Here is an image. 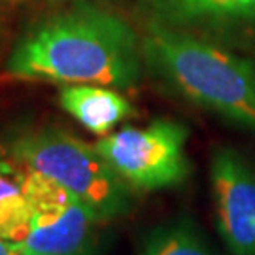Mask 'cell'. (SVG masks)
<instances>
[{
    "label": "cell",
    "mask_w": 255,
    "mask_h": 255,
    "mask_svg": "<svg viewBox=\"0 0 255 255\" xmlns=\"http://www.w3.org/2000/svg\"><path fill=\"white\" fill-rule=\"evenodd\" d=\"M142 44L125 19L82 4L42 21L21 38L6 59L4 78L130 89L142 76Z\"/></svg>",
    "instance_id": "6da1fadb"
},
{
    "label": "cell",
    "mask_w": 255,
    "mask_h": 255,
    "mask_svg": "<svg viewBox=\"0 0 255 255\" xmlns=\"http://www.w3.org/2000/svg\"><path fill=\"white\" fill-rule=\"evenodd\" d=\"M144 61L183 99L255 130V59L157 21L142 40Z\"/></svg>",
    "instance_id": "7a4b0ae2"
},
{
    "label": "cell",
    "mask_w": 255,
    "mask_h": 255,
    "mask_svg": "<svg viewBox=\"0 0 255 255\" xmlns=\"http://www.w3.org/2000/svg\"><path fill=\"white\" fill-rule=\"evenodd\" d=\"M8 157L59 183L78 199L91 204L104 219L121 216L128 206V187L95 144H87L63 128L44 127L15 136Z\"/></svg>",
    "instance_id": "3957f363"
},
{
    "label": "cell",
    "mask_w": 255,
    "mask_h": 255,
    "mask_svg": "<svg viewBox=\"0 0 255 255\" xmlns=\"http://www.w3.org/2000/svg\"><path fill=\"white\" fill-rule=\"evenodd\" d=\"M130 189L159 191L187 180V128L174 119H155L146 127H125L95 144Z\"/></svg>",
    "instance_id": "277c9868"
},
{
    "label": "cell",
    "mask_w": 255,
    "mask_h": 255,
    "mask_svg": "<svg viewBox=\"0 0 255 255\" xmlns=\"http://www.w3.org/2000/svg\"><path fill=\"white\" fill-rule=\"evenodd\" d=\"M17 166L19 183L32 210L21 254L80 255L89 252L95 227L104 221L91 204L78 199L59 183L38 172Z\"/></svg>",
    "instance_id": "5b68a950"
},
{
    "label": "cell",
    "mask_w": 255,
    "mask_h": 255,
    "mask_svg": "<svg viewBox=\"0 0 255 255\" xmlns=\"http://www.w3.org/2000/svg\"><path fill=\"white\" fill-rule=\"evenodd\" d=\"M219 237L231 255H255V164L235 147H219L210 161Z\"/></svg>",
    "instance_id": "8992f818"
},
{
    "label": "cell",
    "mask_w": 255,
    "mask_h": 255,
    "mask_svg": "<svg viewBox=\"0 0 255 255\" xmlns=\"http://www.w3.org/2000/svg\"><path fill=\"white\" fill-rule=\"evenodd\" d=\"M59 106L82 127L97 136H106L119 123L130 119L136 110L119 89L95 83L63 85L59 91Z\"/></svg>",
    "instance_id": "52a82bcc"
},
{
    "label": "cell",
    "mask_w": 255,
    "mask_h": 255,
    "mask_svg": "<svg viewBox=\"0 0 255 255\" xmlns=\"http://www.w3.org/2000/svg\"><path fill=\"white\" fill-rule=\"evenodd\" d=\"M161 23L225 25L255 21V0H147Z\"/></svg>",
    "instance_id": "ba28073f"
},
{
    "label": "cell",
    "mask_w": 255,
    "mask_h": 255,
    "mask_svg": "<svg viewBox=\"0 0 255 255\" xmlns=\"http://www.w3.org/2000/svg\"><path fill=\"white\" fill-rule=\"evenodd\" d=\"M32 221V210L19 183L15 163L0 151V237L13 246H21Z\"/></svg>",
    "instance_id": "9c48e42d"
},
{
    "label": "cell",
    "mask_w": 255,
    "mask_h": 255,
    "mask_svg": "<svg viewBox=\"0 0 255 255\" xmlns=\"http://www.w3.org/2000/svg\"><path fill=\"white\" fill-rule=\"evenodd\" d=\"M140 255H214L201 233L189 221H174L153 229Z\"/></svg>",
    "instance_id": "30bf717a"
},
{
    "label": "cell",
    "mask_w": 255,
    "mask_h": 255,
    "mask_svg": "<svg viewBox=\"0 0 255 255\" xmlns=\"http://www.w3.org/2000/svg\"><path fill=\"white\" fill-rule=\"evenodd\" d=\"M21 252H19L17 246H13V244H9V242H6L4 238L0 237V255H19Z\"/></svg>",
    "instance_id": "8fae6325"
},
{
    "label": "cell",
    "mask_w": 255,
    "mask_h": 255,
    "mask_svg": "<svg viewBox=\"0 0 255 255\" xmlns=\"http://www.w3.org/2000/svg\"><path fill=\"white\" fill-rule=\"evenodd\" d=\"M19 255H38V254H19ZM80 255H89V252H87V254H80Z\"/></svg>",
    "instance_id": "7c38bea8"
}]
</instances>
